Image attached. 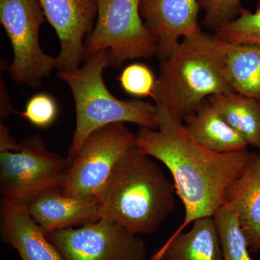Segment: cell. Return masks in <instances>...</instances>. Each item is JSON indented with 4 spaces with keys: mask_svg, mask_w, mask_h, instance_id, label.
I'll use <instances>...</instances> for the list:
<instances>
[{
    "mask_svg": "<svg viewBox=\"0 0 260 260\" xmlns=\"http://www.w3.org/2000/svg\"><path fill=\"white\" fill-rule=\"evenodd\" d=\"M25 205L46 235L54 231L95 223L104 217L96 197L66 196L57 188L39 193Z\"/></svg>",
    "mask_w": 260,
    "mask_h": 260,
    "instance_id": "obj_12",
    "label": "cell"
},
{
    "mask_svg": "<svg viewBox=\"0 0 260 260\" xmlns=\"http://www.w3.org/2000/svg\"><path fill=\"white\" fill-rule=\"evenodd\" d=\"M242 0H198L204 11L203 25L215 32L217 29L239 16L243 9Z\"/></svg>",
    "mask_w": 260,
    "mask_h": 260,
    "instance_id": "obj_22",
    "label": "cell"
},
{
    "mask_svg": "<svg viewBox=\"0 0 260 260\" xmlns=\"http://www.w3.org/2000/svg\"><path fill=\"white\" fill-rule=\"evenodd\" d=\"M198 0H140L145 26L158 42L159 59H165L184 38L202 31Z\"/></svg>",
    "mask_w": 260,
    "mask_h": 260,
    "instance_id": "obj_11",
    "label": "cell"
},
{
    "mask_svg": "<svg viewBox=\"0 0 260 260\" xmlns=\"http://www.w3.org/2000/svg\"><path fill=\"white\" fill-rule=\"evenodd\" d=\"M176 194L158 164L135 147L117 162L97 198L104 217L140 235L158 230L175 208Z\"/></svg>",
    "mask_w": 260,
    "mask_h": 260,
    "instance_id": "obj_2",
    "label": "cell"
},
{
    "mask_svg": "<svg viewBox=\"0 0 260 260\" xmlns=\"http://www.w3.org/2000/svg\"><path fill=\"white\" fill-rule=\"evenodd\" d=\"M20 143H17L10 135L9 129L1 121L0 124V152L17 151Z\"/></svg>",
    "mask_w": 260,
    "mask_h": 260,
    "instance_id": "obj_24",
    "label": "cell"
},
{
    "mask_svg": "<svg viewBox=\"0 0 260 260\" xmlns=\"http://www.w3.org/2000/svg\"><path fill=\"white\" fill-rule=\"evenodd\" d=\"M157 120V129L139 126L136 147L172 174L185 210L184 222L174 233L178 234L197 219L214 216L223 205L225 189L241 175L253 153L212 151L191 136L183 121L158 108Z\"/></svg>",
    "mask_w": 260,
    "mask_h": 260,
    "instance_id": "obj_1",
    "label": "cell"
},
{
    "mask_svg": "<svg viewBox=\"0 0 260 260\" xmlns=\"http://www.w3.org/2000/svg\"><path fill=\"white\" fill-rule=\"evenodd\" d=\"M85 61L78 69L57 73L70 87L76 111V125L68 157L78 153L93 132L109 124L128 122L157 129L155 104L135 99L119 100L109 91L103 78V72L109 67L107 51H99Z\"/></svg>",
    "mask_w": 260,
    "mask_h": 260,
    "instance_id": "obj_4",
    "label": "cell"
},
{
    "mask_svg": "<svg viewBox=\"0 0 260 260\" xmlns=\"http://www.w3.org/2000/svg\"><path fill=\"white\" fill-rule=\"evenodd\" d=\"M0 232L3 240L18 251L22 260H64L24 203L2 198Z\"/></svg>",
    "mask_w": 260,
    "mask_h": 260,
    "instance_id": "obj_13",
    "label": "cell"
},
{
    "mask_svg": "<svg viewBox=\"0 0 260 260\" xmlns=\"http://www.w3.org/2000/svg\"><path fill=\"white\" fill-rule=\"evenodd\" d=\"M4 83L1 82V110H0V115H1V120L4 119L7 116L11 113L12 107L10 105L9 99H8V93H7L6 88H5Z\"/></svg>",
    "mask_w": 260,
    "mask_h": 260,
    "instance_id": "obj_25",
    "label": "cell"
},
{
    "mask_svg": "<svg viewBox=\"0 0 260 260\" xmlns=\"http://www.w3.org/2000/svg\"><path fill=\"white\" fill-rule=\"evenodd\" d=\"M223 203L237 215L249 250L260 251V155L253 153L241 175L224 193Z\"/></svg>",
    "mask_w": 260,
    "mask_h": 260,
    "instance_id": "obj_14",
    "label": "cell"
},
{
    "mask_svg": "<svg viewBox=\"0 0 260 260\" xmlns=\"http://www.w3.org/2000/svg\"><path fill=\"white\" fill-rule=\"evenodd\" d=\"M64 260H145L139 235L109 217L93 223L47 234Z\"/></svg>",
    "mask_w": 260,
    "mask_h": 260,
    "instance_id": "obj_9",
    "label": "cell"
},
{
    "mask_svg": "<svg viewBox=\"0 0 260 260\" xmlns=\"http://www.w3.org/2000/svg\"><path fill=\"white\" fill-rule=\"evenodd\" d=\"M208 100L248 145L260 150L259 102L236 91L217 94Z\"/></svg>",
    "mask_w": 260,
    "mask_h": 260,
    "instance_id": "obj_18",
    "label": "cell"
},
{
    "mask_svg": "<svg viewBox=\"0 0 260 260\" xmlns=\"http://www.w3.org/2000/svg\"><path fill=\"white\" fill-rule=\"evenodd\" d=\"M46 18L39 0H0V22L13 51L8 66L14 83L41 88L42 80L56 69V57L43 51L39 30Z\"/></svg>",
    "mask_w": 260,
    "mask_h": 260,
    "instance_id": "obj_7",
    "label": "cell"
},
{
    "mask_svg": "<svg viewBox=\"0 0 260 260\" xmlns=\"http://www.w3.org/2000/svg\"><path fill=\"white\" fill-rule=\"evenodd\" d=\"M184 121L191 136L212 151L232 153L248 150L245 140L224 120L208 99Z\"/></svg>",
    "mask_w": 260,
    "mask_h": 260,
    "instance_id": "obj_17",
    "label": "cell"
},
{
    "mask_svg": "<svg viewBox=\"0 0 260 260\" xmlns=\"http://www.w3.org/2000/svg\"><path fill=\"white\" fill-rule=\"evenodd\" d=\"M218 230L223 260H253L237 215L224 204L213 216Z\"/></svg>",
    "mask_w": 260,
    "mask_h": 260,
    "instance_id": "obj_19",
    "label": "cell"
},
{
    "mask_svg": "<svg viewBox=\"0 0 260 260\" xmlns=\"http://www.w3.org/2000/svg\"><path fill=\"white\" fill-rule=\"evenodd\" d=\"M140 0H97L96 21L85 41L84 61L101 51L109 53V67L151 59L158 54L156 38L140 13Z\"/></svg>",
    "mask_w": 260,
    "mask_h": 260,
    "instance_id": "obj_5",
    "label": "cell"
},
{
    "mask_svg": "<svg viewBox=\"0 0 260 260\" xmlns=\"http://www.w3.org/2000/svg\"><path fill=\"white\" fill-rule=\"evenodd\" d=\"M136 147V135L114 123L93 132L78 153L68 158L59 189L66 196L98 197L117 162Z\"/></svg>",
    "mask_w": 260,
    "mask_h": 260,
    "instance_id": "obj_6",
    "label": "cell"
},
{
    "mask_svg": "<svg viewBox=\"0 0 260 260\" xmlns=\"http://www.w3.org/2000/svg\"><path fill=\"white\" fill-rule=\"evenodd\" d=\"M156 79L150 67L139 62L127 65L118 78L123 90L138 99L152 97Z\"/></svg>",
    "mask_w": 260,
    "mask_h": 260,
    "instance_id": "obj_21",
    "label": "cell"
},
{
    "mask_svg": "<svg viewBox=\"0 0 260 260\" xmlns=\"http://www.w3.org/2000/svg\"><path fill=\"white\" fill-rule=\"evenodd\" d=\"M187 232L174 234L151 260H223L213 217L195 220Z\"/></svg>",
    "mask_w": 260,
    "mask_h": 260,
    "instance_id": "obj_16",
    "label": "cell"
},
{
    "mask_svg": "<svg viewBox=\"0 0 260 260\" xmlns=\"http://www.w3.org/2000/svg\"><path fill=\"white\" fill-rule=\"evenodd\" d=\"M68 158L48 150L42 137L22 140L17 151L0 152L2 198L26 204L47 189H59Z\"/></svg>",
    "mask_w": 260,
    "mask_h": 260,
    "instance_id": "obj_8",
    "label": "cell"
},
{
    "mask_svg": "<svg viewBox=\"0 0 260 260\" xmlns=\"http://www.w3.org/2000/svg\"><path fill=\"white\" fill-rule=\"evenodd\" d=\"M213 34L232 44L260 45V0L254 13L243 8L237 18L222 25Z\"/></svg>",
    "mask_w": 260,
    "mask_h": 260,
    "instance_id": "obj_20",
    "label": "cell"
},
{
    "mask_svg": "<svg viewBox=\"0 0 260 260\" xmlns=\"http://www.w3.org/2000/svg\"><path fill=\"white\" fill-rule=\"evenodd\" d=\"M46 20L54 29L60 51L56 56V70L78 69L84 61L85 42L92 32L98 13L97 0H39Z\"/></svg>",
    "mask_w": 260,
    "mask_h": 260,
    "instance_id": "obj_10",
    "label": "cell"
},
{
    "mask_svg": "<svg viewBox=\"0 0 260 260\" xmlns=\"http://www.w3.org/2000/svg\"><path fill=\"white\" fill-rule=\"evenodd\" d=\"M58 115V106L55 99L49 94L39 93L32 95L27 102L20 116L32 125L46 128L55 121Z\"/></svg>",
    "mask_w": 260,
    "mask_h": 260,
    "instance_id": "obj_23",
    "label": "cell"
},
{
    "mask_svg": "<svg viewBox=\"0 0 260 260\" xmlns=\"http://www.w3.org/2000/svg\"><path fill=\"white\" fill-rule=\"evenodd\" d=\"M215 60L234 91L260 102V45L236 44L213 34Z\"/></svg>",
    "mask_w": 260,
    "mask_h": 260,
    "instance_id": "obj_15",
    "label": "cell"
},
{
    "mask_svg": "<svg viewBox=\"0 0 260 260\" xmlns=\"http://www.w3.org/2000/svg\"><path fill=\"white\" fill-rule=\"evenodd\" d=\"M234 91L215 60L213 34L201 31L160 60L151 98L158 109L184 121L208 98Z\"/></svg>",
    "mask_w": 260,
    "mask_h": 260,
    "instance_id": "obj_3",
    "label": "cell"
}]
</instances>
